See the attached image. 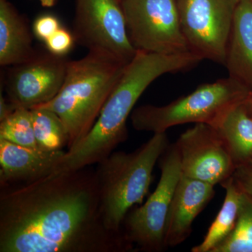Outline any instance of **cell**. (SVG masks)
I'll return each instance as SVG.
<instances>
[{
    "label": "cell",
    "instance_id": "obj_1",
    "mask_svg": "<svg viewBox=\"0 0 252 252\" xmlns=\"http://www.w3.org/2000/svg\"><path fill=\"white\" fill-rule=\"evenodd\" d=\"M58 172L0 195V252H116L133 250L109 231L95 171Z\"/></svg>",
    "mask_w": 252,
    "mask_h": 252
},
{
    "label": "cell",
    "instance_id": "obj_2",
    "mask_svg": "<svg viewBox=\"0 0 252 252\" xmlns=\"http://www.w3.org/2000/svg\"><path fill=\"white\" fill-rule=\"evenodd\" d=\"M202 61L192 53L161 55L137 51L126 66L94 127L82 140L66 151L54 172L76 171L108 157L128 138L127 119L150 84L167 73L192 69Z\"/></svg>",
    "mask_w": 252,
    "mask_h": 252
},
{
    "label": "cell",
    "instance_id": "obj_3",
    "mask_svg": "<svg viewBox=\"0 0 252 252\" xmlns=\"http://www.w3.org/2000/svg\"><path fill=\"white\" fill-rule=\"evenodd\" d=\"M127 64L108 53L89 51L82 59L69 61L56 97L36 107L61 118L69 136L67 149L90 132Z\"/></svg>",
    "mask_w": 252,
    "mask_h": 252
},
{
    "label": "cell",
    "instance_id": "obj_4",
    "mask_svg": "<svg viewBox=\"0 0 252 252\" xmlns=\"http://www.w3.org/2000/svg\"><path fill=\"white\" fill-rule=\"evenodd\" d=\"M169 145L166 132L154 133L134 152H114L97 164L100 211L109 231L124 234L126 215L132 207L143 203L154 167Z\"/></svg>",
    "mask_w": 252,
    "mask_h": 252
},
{
    "label": "cell",
    "instance_id": "obj_5",
    "mask_svg": "<svg viewBox=\"0 0 252 252\" xmlns=\"http://www.w3.org/2000/svg\"><path fill=\"white\" fill-rule=\"evenodd\" d=\"M251 91L229 77L199 86L195 91L163 106L146 104L133 109L131 123L137 131L165 132L186 124L213 126L228 109L245 100Z\"/></svg>",
    "mask_w": 252,
    "mask_h": 252
},
{
    "label": "cell",
    "instance_id": "obj_6",
    "mask_svg": "<svg viewBox=\"0 0 252 252\" xmlns=\"http://www.w3.org/2000/svg\"><path fill=\"white\" fill-rule=\"evenodd\" d=\"M160 160V177L145 203L126 215L123 231L137 250L159 252L165 250L167 216L177 183L182 175L180 154L175 144L169 145Z\"/></svg>",
    "mask_w": 252,
    "mask_h": 252
},
{
    "label": "cell",
    "instance_id": "obj_7",
    "mask_svg": "<svg viewBox=\"0 0 252 252\" xmlns=\"http://www.w3.org/2000/svg\"><path fill=\"white\" fill-rule=\"evenodd\" d=\"M121 4L136 51L161 55L190 53L176 0H122Z\"/></svg>",
    "mask_w": 252,
    "mask_h": 252
},
{
    "label": "cell",
    "instance_id": "obj_8",
    "mask_svg": "<svg viewBox=\"0 0 252 252\" xmlns=\"http://www.w3.org/2000/svg\"><path fill=\"white\" fill-rule=\"evenodd\" d=\"M189 51L225 65L235 10L240 0H176Z\"/></svg>",
    "mask_w": 252,
    "mask_h": 252
},
{
    "label": "cell",
    "instance_id": "obj_9",
    "mask_svg": "<svg viewBox=\"0 0 252 252\" xmlns=\"http://www.w3.org/2000/svg\"><path fill=\"white\" fill-rule=\"evenodd\" d=\"M72 33L89 51L108 53L127 63L137 54L120 0H76Z\"/></svg>",
    "mask_w": 252,
    "mask_h": 252
},
{
    "label": "cell",
    "instance_id": "obj_10",
    "mask_svg": "<svg viewBox=\"0 0 252 252\" xmlns=\"http://www.w3.org/2000/svg\"><path fill=\"white\" fill-rule=\"evenodd\" d=\"M69 61L46 50L11 66L3 79L6 99L15 109H32L49 102L62 88Z\"/></svg>",
    "mask_w": 252,
    "mask_h": 252
},
{
    "label": "cell",
    "instance_id": "obj_11",
    "mask_svg": "<svg viewBox=\"0 0 252 252\" xmlns=\"http://www.w3.org/2000/svg\"><path fill=\"white\" fill-rule=\"evenodd\" d=\"M182 174L214 186L233 176L236 167L226 144L214 126L196 124L175 142Z\"/></svg>",
    "mask_w": 252,
    "mask_h": 252
},
{
    "label": "cell",
    "instance_id": "obj_12",
    "mask_svg": "<svg viewBox=\"0 0 252 252\" xmlns=\"http://www.w3.org/2000/svg\"><path fill=\"white\" fill-rule=\"evenodd\" d=\"M215 187L182 174L167 216L166 249L177 246L189 238L194 220L213 198Z\"/></svg>",
    "mask_w": 252,
    "mask_h": 252
},
{
    "label": "cell",
    "instance_id": "obj_13",
    "mask_svg": "<svg viewBox=\"0 0 252 252\" xmlns=\"http://www.w3.org/2000/svg\"><path fill=\"white\" fill-rule=\"evenodd\" d=\"M66 151L47 152L0 139V184L30 183L51 175Z\"/></svg>",
    "mask_w": 252,
    "mask_h": 252
},
{
    "label": "cell",
    "instance_id": "obj_14",
    "mask_svg": "<svg viewBox=\"0 0 252 252\" xmlns=\"http://www.w3.org/2000/svg\"><path fill=\"white\" fill-rule=\"evenodd\" d=\"M225 67L252 91V0H240L230 32Z\"/></svg>",
    "mask_w": 252,
    "mask_h": 252
},
{
    "label": "cell",
    "instance_id": "obj_15",
    "mask_svg": "<svg viewBox=\"0 0 252 252\" xmlns=\"http://www.w3.org/2000/svg\"><path fill=\"white\" fill-rule=\"evenodd\" d=\"M36 51L27 19L9 0H0V65L21 64L31 59Z\"/></svg>",
    "mask_w": 252,
    "mask_h": 252
},
{
    "label": "cell",
    "instance_id": "obj_16",
    "mask_svg": "<svg viewBox=\"0 0 252 252\" xmlns=\"http://www.w3.org/2000/svg\"><path fill=\"white\" fill-rule=\"evenodd\" d=\"M223 139L235 165L252 158V114L245 100L228 109L213 126Z\"/></svg>",
    "mask_w": 252,
    "mask_h": 252
},
{
    "label": "cell",
    "instance_id": "obj_17",
    "mask_svg": "<svg viewBox=\"0 0 252 252\" xmlns=\"http://www.w3.org/2000/svg\"><path fill=\"white\" fill-rule=\"evenodd\" d=\"M225 189L223 205L210 225L203 241L191 249L192 252H212L234 228L243 201V191L230 177L220 185Z\"/></svg>",
    "mask_w": 252,
    "mask_h": 252
},
{
    "label": "cell",
    "instance_id": "obj_18",
    "mask_svg": "<svg viewBox=\"0 0 252 252\" xmlns=\"http://www.w3.org/2000/svg\"><path fill=\"white\" fill-rule=\"evenodd\" d=\"M31 113L37 148L56 152L68 147L67 131L56 113L42 107H34L31 109Z\"/></svg>",
    "mask_w": 252,
    "mask_h": 252
},
{
    "label": "cell",
    "instance_id": "obj_19",
    "mask_svg": "<svg viewBox=\"0 0 252 252\" xmlns=\"http://www.w3.org/2000/svg\"><path fill=\"white\" fill-rule=\"evenodd\" d=\"M243 193L234 228L212 252H252V197Z\"/></svg>",
    "mask_w": 252,
    "mask_h": 252
},
{
    "label": "cell",
    "instance_id": "obj_20",
    "mask_svg": "<svg viewBox=\"0 0 252 252\" xmlns=\"http://www.w3.org/2000/svg\"><path fill=\"white\" fill-rule=\"evenodd\" d=\"M0 139L24 147H37L31 109L17 108L0 122Z\"/></svg>",
    "mask_w": 252,
    "mask_h": 252
},
{
    "label": "cell",
    "instance_id": "obj_21",
    "mask_svg": "<svg viewBox=\"0 0 252 252\" xmlns=\"http://www.w3.org/2000/svg\"><path fill=\"white\" fill-rule=\"evenodd\" d=\"M76 42L74 34L67 28L61 27L44 42L46 49L51 54L66 56Z\"/></svg>",
    "mask_w": 252,
    "mask_h": 252
},
{
    "label": "cell",
    "instance_id": "obj_22",
    "mask_svg": "<svg viewBox=\"0 0 252 252\" xmlns=\"http://www.w3.org/2000/svg\"><path fill=\"white\" fill-rule=\"evenodd\" d=\"M61 27V21L57 16L51 14H44L36 18L32 30L36 39L44 43Z\"/></svg>",
    "mask_w": 252,
    "mask_h": 252
},
{
    "label": "cell",
    "instance_id": "obj_23",
    "mask_svg": "<svg viewBox=\"0 0 252 252\" xmlns=\"http://www.w3.org/2000/svg\"><path fill=\"white\" fill-rule=\"evenodd\" d=\"M232 177L239 188L252 197V158L237 165Z\"/></svg>",
    "mask_w": 252,
    "mask_h": 252
},
{
    "label": "cell",
    "instance_id": "obj_24",
    "mask_svg": "<svg viewBox=\"0 0 252 252\" xmlns=\"http://www.w3.org/2000/svg\"><path fill=\"white\" fill-rule=\"evenodd\" d=\"M15 110L14 107L11 105L7 99L2 96V92L0 94V122L6 119L10 114H12Z\"/></svg>",
    "mask_w": 252,
    "mask_h": 252
},
{
    "label": "cell",
    "instance_id": "obj_25",
    "mask_svg": "<svg viewBox=\"0 0 252 252\" xmlns=\"http://www.w3.org/2000/svg\"><path fill=\"white\" fill-rule=\"evenodd\" d=\"M41 6L44 7L51 8L56 4V0H39Z\"/></svg>",
    "mask_w": 252,
    "mask_h": 252
},
{
    "label": "cell",
    "instance_id": "obj_26",
    "mask_svg": "<svg viewBox=\"0 0 252 252\" xmlns=\"http://www.w3.org/2000/svg\"><path fill=\"white\" fill-rule=\"evenodd\" d=\"M245 104L246 105L247 108L248 109V110L252 114V91L250 92L248 98L245 99Z\"/></svg>",
    "mask_w": 252,
    "mask_h": 252
},
{
    "label": "cell",
    "instance_id": "obj_27",
    "mask_svg": "<svg viewBox=\"0 0 252 252\" xmlns=\"http://www.w3.org/2000/svg\"><path fill=\"white\" fill-rule=\"evenodd\" d=\"M120 1H122V0H120Z\"/></svg>",
    "mask_w": 252,
    "mask_h": 252
}]
</instances>
